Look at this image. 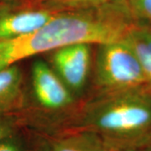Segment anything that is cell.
<instances>
[{"label": "cell", "mask_w": 151, "mask_h": 151, "mask_svg": "<svg viewBox=\"0 0 151 151\" xmlns=\"http://www.w3.org/2000/svg\"><path fill=\"white\" fill-rule=\"evenodd\" d=\"M71 129L92 133L116 151L143 149L151 143V95L145 89L97 93L61 131Z\"/></svg>", "instance_id": "7a4b0ae2"}, {"label": "cell", "mask_w": 151, "mask_h": 151, "mask_svg": "<svg viewBox=\"0 0 151 151\" xmlns=\"http://www.w3.org/2000/svg\"><path fill=\"white\" fill-rule=\"evenodd\" d=\"M30 88L35 108L40 111V124L45 116H48L46 129H48L50 118L55 117V128H57V118H61V124L58 131L62 129L69 121L70 111H73L76 96L60 80L57 74L47 61L41 59L33 62L30 70ZM57 131V132H58ZM51 133V134H52Z\"/></svg>", "instance_id": "277c9868"}, {"label": "cell", "mask_w": 151, "mask_h": 151, "mask_svg": "<svg viewBox=\"0 0 151 151\" xmlns=\"http://www.w3.org/2000/svg\"><path fill=\"white\" fill-rule=\"evenodd\" d=\"M119 151H143L141 150H138V149H131V150H119Z\"/></svg>", "instance_id": "2e32d148"}, {"label": "cell", "mask_w": 151, "mask_h": 151, "mask_svg": "<svg viewBox=\"0 0 151 151\" xmlns=\"http://www.w3.org/2000/svg\"><path fill=\"white\" fill-rule=\"evenodd\" d=\"M138 22L125 0L76 10L60 11L35 31L0 40V69L75 44H101L123 40Z\"/></svg>", "instance_id": "6da1fadb"}, {"label": "cell", "mask_w": 151, "mask_h": 151, "mask_svg": "<svg viewBox=\"0 0 151 151\" xmlns=\"http://www.w3.org/2000/svg\"><path fill=\"white\" fill-rule=\"evenodd\" d=\"M42 151H116L99 137L84 130H63L50 134Z\"/></svg>", "instance_id": "52a82bcc"}, {"label": "cell", "mask_w": 151, "mask_h": 151, "mask_svg": "<svg viewBox=\"0 0 151 151\" xmlns=\"http://www.w3.org/2000/svg\"><path fill=\"white\" fill-rule=\"evenodd\" d=\"M139 60L145 77V90L151 95V29L149 24L137 23L126 36Z\"/></svg>", "instance_id": "9c48e42d"}, {"label": "cell", "mask_w": 151, "mask_h": 151, "mask_svg": "<svg viewBox=\"0 0 151 151\" xmlns=\"http://www.w3.org/2000/svg\"><path fill=\"white\" fill-rule=\"evenodd\" d=\"M114 0H40L32 5H39L55 11L87 9L105 4Z\"/></svg>", "instance_id": "30bf717a"}, {"label": "cell", "mask_w": 151, "mask_h": 151, "mask_svg": "<svg viewBox=\"0 0 151 151\" xmlns=\"http://www.w3.org/2000/svg\"><path fill=\"white\" fill-rule=\"evenodd\" d=\"M139 150H141L143 151H151V143L150 145H148L147 146H145V147H144L143 149H139Z\"/></svg>", "instance_id": "9a60e30c"}, {"label": "cell", "mask_w": 151, "mask_h": 151, "mask_svg": "<svg viewBox=\"0 0 151 151\" xmlns=\"http://www.w3.org/2000/svg\"><path fill=\"white\" fill-rule=\"evenodd\" d=\"M125 2L136 21L151 24V0H125Z\"/></svg>", "instance_id": "8fae6325"}, {"label": "cell", "mask_w": 151, "mask_h": 151, "mask_svg": "<svg viewBox=\"0 0 151 151\" xmlns=\"http://www.w3.org/2000/svg\"><path fill=\"white\" fill-rule=\"evenodd\" d=\"M97 46L93 80L97 93L145 89L139 60L126 37Z\"/></svg>", "instance_id": "3957f363"}, {"label": "cell", "mask_w": 151, "mask_h": 151, "mask_svg": "<svg viewBox=\"0 0 151 151\" xmlns=\"http://www.w3.org/2000/svg\"><path fill=\"white\" fill-rule=\"evenodd\" d=\"M92 45L75 44L48 53L47 61L76 97L86 86L92 67Z\"/></svg>", "instance_id": "5b68a950"}, {"label": "cell", "mask_w": 151, "mask_h": 151, "mask_svg": "<svg viewBox=\"0 0 151 151\" xmlns=\"http://www.w3.org/2000/svg\"><path fill=\"white\" fill-rule=\"evenodd\" d=\"M39 1H40V0H20V3L26 4H35Z\"/></svg>", "instance_id": "5bb4252c"}, {"label": "cell", "mask_w": 151, "mask_h": 151, "mask_svg": "<svg viewBox=\"0 0 151 151\" xmlns=\"http://www.w3.org/2000/svg\"><path fill=\"white\" fill-rule=\"evenodd\" d=\"M0 151H26L18 134L10 135L0 141Z\"/></svg>", "instance_id": "4fadbf2b"}, {"label": "cell", "mask_w": 151, "mask_h": 151, "mask_svg": "<svg viewBox=\"0 0 151 151\" xmlns=\"http://www.w3.org/2000/svg\"><path fill=\"white\" fill-rule=\"evenodd\" d=\"M4 1H11V0H4Z\"/></svg>", "instance_id": "ac0fdd59"}, {"label": "cell", "mask_w": 151, "mask_h": 151, "mask_svg": "<svg viewBox=\"0 0 151 151\" xmlns=\"http://www.w3.org/2000/svg\"><path fill=\"white\" fill-rule=\"evenodd\" d=\"M60 11L22 4L0 8V40L26 35L42 27Z\"/></svg>", "instance_id": "8992f818"}, {"label": "cell", "mask_w": 151, "mask_h": 151, "mask_svg": "<svg viewBox=\"0 0 151 151\" xmlns=\"http://www.w3.org/2000/svg\"><path fill=\"white\" fill-rule=\"evenodd\" d=\"M23 124L20 113L0 114V141L16 134L19 128Z\"/></svg>", "instance_id": "7c38bea8"}, {"label": "cell", "mask_w": 151, "mask_h": 151, "mask_svg": "<svg viewBox=\"0 0 151 151\" xmlns=\"http://www.w3.org/2000/svg\"><path fill=\"white\" fill-rule=\"evenodd\" d=\"M24 103V76L19 64L0 69V114L19 113Z\"/></svg>", "instance_id": "ba28073f"}, {"label": "cell", "mask_w": 151, "mask_h": 151, "mask_svg": "<svg viewBox=\"0 0 151 151\" xmlns=\"http://www.w3.org/2000/svg\"><path fill=\"white\" fill-rule=\"evenodd\" d=\"M149 25H150V29H151V24H149Z\"/></svg>", "instance_id": "e0dca14e"}]
</instances>
